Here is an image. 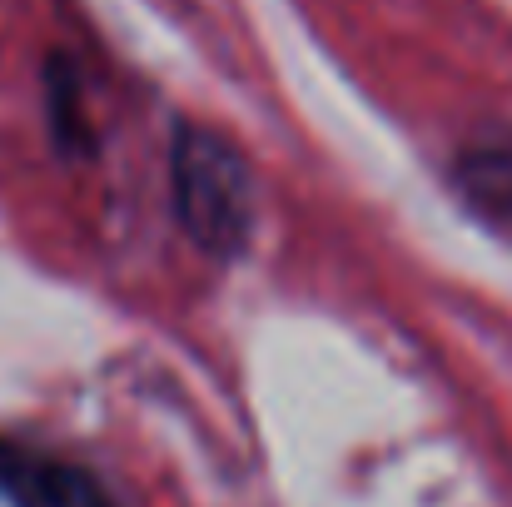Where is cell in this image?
Here are the masks:
<instances>
[{
	"instance_id": "1",
	"label": "cell",
	"mask_w": 512,
	"mask_h": 507,
	"mask_svg": "<svg viewBox=\"0 0 512 507\" xmlns=\"http://www.w3.org/2000/svg\"><path fill=\"white\" fill-rule=\"evenodd\" d=\"M174 214L179 229L214 259H234L249 244L254 229V179L244 155L204 130V125H179L174 135Z\"/></svg>"
},
{
	"instance_id": "2",
	"label": "cell",
	"mask_w": 512,
	"mask_h": 507,
	"mask_svg": "<svg viewBox=\"0 0 512 507\" xmlns=\"http://www.w3.org/2000/svg\"><path fill=\"white\" fill-rule=\"evenodd\" d=\"M0 493L10 507H115L85 468L25 443H0Z\"/></svg>"
},
{
	"instance_id": "3",
	"label": "cell",
	"mask_w": 512,
	"mask_h": 507,
	"mask_svg": "<svg viewBox=\"0 0 512 507\" xmlns=\"http://www.w3.org/2000/svg\"><path fill=\"white\" fill-rule=\"evenodd\" d=\"M463 194L498 224H512V140L463 155Z\"/></svg>"
},
{
	"instance_id": "4",
	"label": "cell",
	"mask_w": 512,
	"mask_h": 507,
	"mask_svg": "<svg viewBox=\"0 0 512 507\" xmlns=\"http://www.w3.org/2000/svg\"><path fill=\"white\" fill-rule=\"evenodd\" d=\"M50 105H55V130H60V145H85V110H80V85H75V70L55 65L50 75Z\"/></svg>"
}]
</instances>
